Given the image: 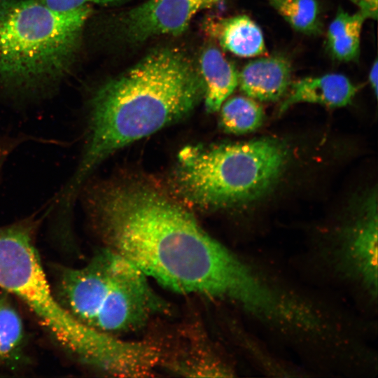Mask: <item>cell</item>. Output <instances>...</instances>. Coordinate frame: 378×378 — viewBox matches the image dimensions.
<instances>
[{"label":"cell","mask_w":378,"mask_h":378,"mask_svg":"<svg viewBox=\"0 0 378 378\" xmlns=\"http://www.w3.org/2000/svg\"><path fill=\"white\" fill-rule=\"evenodd\" d=\"M88 204L108 248L165 288L239 309L257 299L260 270L160 191L143 184L113 186L92 193Z\"/></svg>","instance_id":"1"},{"label":"cell","mask_w":378,"mask_h":378,"mask_svg":"<svg viewBox=\"0 0 378 378\" xmlns=\"http://www.w3.org/2000/svg\"><path fill=\"white\" fill-rule=\"evenodd\" d=\"M200 74L182 52L153 51L94 93L81 160L61 191L74 200L87 176L118 149L189 114L204 97Z\"/></svg>","instance_id":"2"},{"label":"cell","mask_w":378,"mask_h":378,"mask_svg":"<svg viewBox=\"0 0 378 378\" xmlns=\"http://www.w3.org/2000/svg\"><path fill=\"white\" fill-rule=\"evenodd\" d=\"M91 13L90 6L61 11L38 0H0V83L33 90L63 79Z\"/></svg>","instance_id":"3"},{"label":"cell","mask_w":378,"mask_h":378,"mask_svg":"<svg viewBox=\"0 0 378 378\" xmlns=\"http://www.w3.org/2000/svg\"><path fill=\"white\" fill-rule=\"evenodd\" d=\"M287 160V148L272 138L212 147L188 146L178 155L173 185L180 197L197 208L232 207L267 193Z\"/></svg>","instance_id":"4"},{"label":"cell","mask_w":378,"mask_h":378,"mask_svg":"<svg viewBox=\"0 0 378 378\" xmlns=\"http://www.w3.org/2000/svg\"><path fill=\"white\" fill-rule=\"evenodd\" d=\"M32 221L0 227V289L22 300L65 349L101 371L120 360V338L76 318L53 294L34 246Z\"/></svg>","instance_id":"5"},{"label":"cell","mask_w":378,"mask_h":378,"mask_svg":"<svg viewBox=\"0 0 378 378\" xmlns=\"http://www.w3.org/2000/svg\"><path fill=\"white\" fill-rule=\"evenodd\" d=\"M58 294L62 305L78 321L115 336L138 330L154 316L169 312L148 276L109 248L85 267L63 268Z\"/></svg>","instance_id":"6"},{"label":"cell","mask_w":378,"mask_h":378,"mask_svg":"<svg viewBox=\"0 0 378 378\" xmlns=\"http://www.w3.org/2000/svg\"><path fill=\"white\" fill-rule=\"evenodd\" d=\"M361 214L344 229L333 259L339 271L372 297L377 293V204L370 197Z\"/></svg>","instance_id":"7"},{"label":"cell","mask_w":378,"mask_h":378,"mask_svg":"<svg viewBox=\"0 0 378 378\" xmlns=\"http://www.w3.org/2000/svg\"><path fill=\"white\" fill-rule=\"evenodd\" d=\"M222 0H148L132 9L123 19L126 35L142 41L162 34L183 32L194 15Z\"/></svg>","instance_id":"8"},{"label":"cell","mask_w":378,"mask_h":378,"mask_svg":"<svg viewBox=\"0 0 378 378\" xmlns=\"http://www.w3.org/2000/svg\"><path fill=\"white\" fill-rule=\"evenodd\" d=\"M289 59L275 54L247 63L239 73L238 85L250 98L274 102L286 94L292 83Z\"/></svg>","instance_id":"9"},{"label":"cell","mask_w":378,"mask_h":378,"mask_svg":"<svg viewBox=\"0 0 378 378\" xmlns=\"http://www.w3.org/2000/svg\"><path fill=\"white\" fill-rule=\"evenodd\" d=\"M356 92V87L344 75L327 74L306 77L292 82L279 108L280 113L299 103L318 104L328 107L349 104Z\"/></svg>","instance_id":"10"},{"label":"cell","mask_w":378,"mask_h":378,"mask_svg":"<svg viewBox=\"0 0 378 378\" xmlns=\"http://www.w3.org/2000/svg\"><path fill=\"white\" fill-rule=\"evenodd\" d=\"M206 109L218 111L238 85L239 72L223 54L215 47H209L200 57Z\"/></svg>","instance_id":"11"},{"label":"cell","mask_w":378,"mask_h":378,"mask_svg":"<svg viewBox=\"0 0 378 378\" xmlns=\"http://www.w3.org/2000/svg\"><path fill=\"white\" fill-rule=\"evenodd\" d=\"M214 33L220 46L235 55L252 57L266 51L260 27L247 15L220 20L215 25Z\"/></svg>","instance_id":"12"},{"label":"cell","mask_w":378,"mask_h":378,"mask_svg":"<svg viewBox=\"0 0 378 378\" xmlns=\"http://www.w3.org/2000/svg\"><path fill=\"white\" fill-rule=\"evenodd\" d=\"M368 18L358 10L350 13L340 8L328 25L326 44L330 57L340 62L356 61L360 55V37Z\"/></svg>","instance_id":"13"},{"label":"cell","mask_w":378,"mask_h":378,"mask_svg":"<svg viewBox=\"0 0 378 378\" xmlns=\"http://www.w3.org/2000/svg\"><path fill=\"white\" fill-rule=\"evenodd\" d=\"M25 332L22 318L7 293L0 294V363L14 366L24 356Z\"/></svg>","instance_id":"14"},{"label":"cell","mask_w":378,"mask_h":378,"mask_svg":"<svg viewBox=\"0 0 378 378\" xmlns=\"http://www.w3.org/2000/svg\"><path fill=\"white\" fill-rule=\"evenodd\" d=\"M296 31L309 36L323 32L317 0H263Z\"/></svg>","instance_id":"15"},{"label":"cell","mask_w":378,"mask_h":378,"mask_svg":"<svg viewBox=\"0 0 378 378\" xmlns=\"http://www.w3.org/2000/svg\"><path fill=\"white\" fill-rule=\"evenodd\" d=\"M223 129L232 134H241L258 129L264 120L262 107L248 97H234L225 102L220 114Z\"/></svg>","instance_id":"16"},{"label":"cell","mask_w":378,"mask_h":378,"mask_svg":"<svg viewBox=\"0 0 378 378\" xmlns=\"http://www.w3.org/2000/svg\"><path fill=\"white\" fill-rule=\"evenodd\" d=\"M45 5L61 11L78 9L83 6L97 4L101 6H114L126 0H38Z\"/></svg>","instance_id":"17"},{"label":"cell","mask_w":378,"mask_h":378,"mask_svg":"<svg viewBox=\"0 0 378 378\" xmlns=\"http://www.w3.org/2000/svg\"><path fill=\"white\" fill-rule=\"evenodd\" d=\"M358 10L363 13L368 19L377 20L378 14V0H348Z\"/></svg>","instance_id":"18"},{"label":"cell","mask_w":378,"mask_h":378,"mask_svg":"<svg viewBox=\"0 0 378 378\" xmlns=\"http://www.w3.org/2000/svg\"><path fill=\"white\" fill-rule=\"evenodd\" d=\"M368 80L370 85L375 94L377 96L378 92V61L375 59L368 74Z\"/></svg>","instance_id":"19"},{"label":"cell","mask_w":378,"mask_h":378,"mask_svg":"<svg viewBox=\"0 0 378 378\" xmlns=\"http://www.w3.org/2000/svg\"><path fill=\"white\" fill-rule=\"evenodd\" d=\"M0 365H1V363H0Z\"/></svg>","instance_id":"20"}]
</instances>
